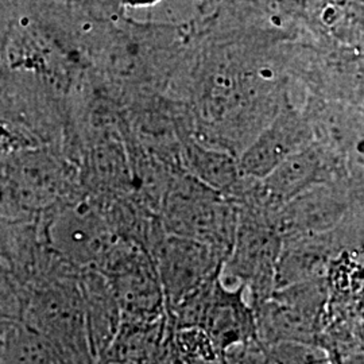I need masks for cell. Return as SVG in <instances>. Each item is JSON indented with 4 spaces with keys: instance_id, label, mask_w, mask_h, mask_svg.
Listing matches in <instances>:
<instances>
[{
    "instance_id": "1",
    "label": "cell",
    "mask_w": 364,
    "mask_h": 364,
    "mask_svg": "<svg viewBox=\"0 0 364 364\" xmlns=\"http://www.w3.org/2000/svg\"><path fill=\"white\" fill-rule=\"evenodd\" d=\"M165 225L171 235L195 239L219 251L224 259L234 245L236 221L215 189L181 186L165 204Z\"/></svg>"
},
{
    "instance_id": "2",
    "label": "cell",
    "mask_w": 364,
    "mask_h": 364,
    "mask_svg": "<svg viewBox=\"0 0 364 364\" xmlns=\"http://www.w3.org/2000/svg\"><path fill=\"white\" fill-rule=\"evenodd\" d=\"M224 257L195 239L170 235L156 250V273L165 297L166 312L218 273Z\"/></svg>"
},
{
    "instance_id": "3",
    "label": "cell",
    "mask_w": 364,
    "mask_h": 364,
    "mask_svg": "<svg viewBox=\"0 0 364 364\" xmlns=\"http://www.w3.org/2000/svg\"><path fill=\"white\" fill-rule=\"evenodd\" d=\"M200 328L212 340L220 358L234 346L258 340L255 311L248 301L246 287H228L218 274L209 287Z\"/></svg>"
},
{
    "instance_id": "4",
    "label": "cell",
    "mask_w": 364,
    "mask_h": 364,
    "mask_svg": "<svg viewBox=\"0 0 364 364\" xmlns=\"http://www.w3.org/2000/svg\"><path fill=\"white\" fill-rule=\"evenodd\" d=\"M306 126L294 115H282L248 147L242 156L240 170L254 178H266L287 156L306 147Z\"/></svg>"
},
{
    "instance_id": "5",
    "label": "cell",
    "mask_w": 364,
    "mask_h": 364,
    "mask_svg": "<svg viewBox=\"0 0 364 364\" xmlns=\"http://www.w3.org/2000/svg\"><path fill=\"white\" fill-rule=\"evenodd\" d=\"M326 168L323 156L311 147H304L287 156L275 169L263 178L270 203L285 204L302 192L326 181Z\"/></svg>"
},
{
    "instance_id": "6",
    "label": "cell",
    "mask_w": 364,
    "mask_h": 364,
    "mask_svg": "<svg viewBox=\"0 0 364 364\" xmlns=\"http://www.w3.org/2000/svg\"><path fill=\"white\" fill-rule=\"evenodd\" d=\"M123 1L131 7H150V6H156V3H159L161 0H123Z\"/></svg>"
}]
</instances>
